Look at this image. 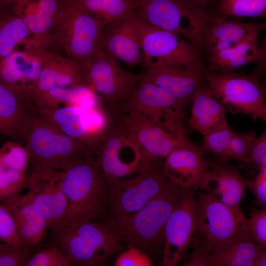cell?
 <instances>
[{"mask_svg":"<svg viewBox=\"0 0 266 266\" xmlns=\"http://www.w3.org/2000/svg\"><path fill=\"white\" fill-rule=\"evenodd\" d=\"M104 109L109 120L123 133L127 146L139 155L146 166L163 161L174 149L191 141L187 135L170 132L118 103H105Z\"/></svg>","mask_w":266,"mask_h":266,"instance_id":"cell-4","label":"cell"},{"mask_svg":"<svg viewBox=\"0 0 266 266\" xmlns=\"http://www.w3.org/2000/svg\"><path fill=\"white\" fill-rule=\"evenodd\" d=\"M206 72L204 66L175 65L152 67L140 76L170 92L184 110L195 93L205 83Z\"/></svg>","mask_w":266,"mask_h":266,"instance_id":"cell-18","label":"cell"},{"mask_svg":"<svg viewBox=\"0 0 266 266\" xmlns=\"http://www.w3.org/2000/svg\"><path fill=\"white\" fill-rule=\"evenodd\" d=\"M53 233L54 243L70 266H104L110 256L124 250V243L104 222L82 221Z\"/></svg>","mask_w":266,"mask_h":266,"instance_id":"cell-5","label":"cell"},{"mask_svg":"<svg viewBox=\"0 0 266 266\" xmlns=\"http://www.w3.org/2000/svg\"><path fill=\"white\" fill-rule=\"evenodd\" d=\"M266 42L260 45L257 38L247 40L208 56L209 72L228 73L251 63L264 66Z\"/></svg>","mask_w":266,"mask_h":266,"instance_id":"cell-28","label":"cell"},{"mask_svg":"<svg viewBox=\"0 0 266 266\" xmlns=\"http://www.w3.org/2000/svg\"><path fill=\"white\" fill-rule=\"evenodd\" d=\"M134 11L104 25L101 34V48L128 65L142 64L140 39L135 24Z\"/></svg>","mask_w":266,"mask_h":266,"instance_id":"cell-20","label":"cell"},{"mask_svg":"<svg viewBox=\"0 0 266 266\" xmlns=\"http://www.w3.org/2000/svg\"><path fill=\"white\" fill-rule=\"evenodd\" d=\"M42 66L36 81L26 95L33 104L39 94L56 87H71L82 85V66L71 57H64L45 48L42 50Z\"/></svg>","mask_w":266,"mask_h":266,"instance_id":"cell-21","label":"cell"},{"mask_svg":"<svg viewBox=\"0 0 266 266\" xmlns=\"http://www.w3.org/2000/svg\"><path fill=\"white\" fill-rule=\"evenodd\" d=\"M248 226L254 240L262 248H266V209L251 207Z\"/></svg>","mask_w":266,"mask_h":266,"instance_id":"cell-41","label":"cell"},{"mask_svg":"<svg viewBox=\"0 0 266 266\" xmlns=\"http://www.w3.org/2000/svg\"><path fill=\"white\" fill-rule=\"evenodd\" d=\"M104 25L134 11L135 0H71Z\"/></svg>","mask_w":266,"mask_h":266,"instance_id":"cell-32","label":"cell"},{"mask_svg":"<svg viewBox=\"0 0 266 266\" xmlns=\"http://www.w3.org/2000/svg\"><path fill=\"white\" fill-rule=\"evenodd\" d=\"M37 113L60 132L83 144L94 155L107 124L102 104L36 108Z\"/></svg>","mask_w":266,"mask_h":266,"instance_id":"cell-12","label":"cell"},{"mask_svg":"<svg viewBox=\"0 0 266 266\" xmlns=\"http://www.w3.org/2000/svg\"><path fill=\"white\" fill-rule=\"evenodd\" d=\"M0 156L7 168L25 172L29 165V159L24 147L15 143L6 144L0 148Z\"/></svg>","mask_w":266,"mask_h":266,"instance_id":"cell-37","label":"cell"},{"mask_svg":"<svg viewBox=\"0 0 266 266\" xmlns=\"http://www.w3.org/2000/svg\"><path fill=\"white\" fill-rule=\"evenodd\" d=\"M190 101L189 125L191 130L204 136L229 124L225 109L213 96L206 83L197 90Z\"/></svg>","mask_w":266,"mask_h":266,"instance_id":"cell-25","label":"cell"},{"mask_svg":"<svg viewBox=\"0 0 266 266\" xmlns=\"http://www.w3.org/2000/svg\"><path fill=\"white\" fill-rule=\"evenodd\" d=\"M255 138L256 133L254 131L245 133L234 131L229 142L224 162L233 160L245 163Z\"/></svg>","mask_w":266,"mask_h":266,"instance_id":"cell-34","label":"cell"},{"mask_svg":"<svg viewBox=\"0 0 266 266\" xmlns=\"http://www.w3.org/2000/svg\"><path fill=\"white\" fill-rule=\"evenodd\" d=\"M203 151L192 141L176 148L163 161L165 174L178 186L198 189L210 166Z\"/></svg>","mask_w":266,"mask_h":266,"instance_id":"cell-19","label":"cell"},{"mask_svg":"<svg viewBox=\"0 0 266 266\" xmlns=\"http://www.w3.org/2000/svg\"><path fill=\"white\" fill-rule=\"evenodd\" d=\"M194 190H186L167 220L162 266H175L183 261L201 235Z\"/></svg>","mask_w":266,"mask_h":266,"instance_id":"cell-9","label":"cell"},{"mask_svg":"<svg viewBox=\"0 0 266 266\" xmlns=\"http://www.w3.org/2000/svg\"><path fill=\"white\" fill-rule=\"evenodd\" d=\"M121 252L114 262L115 266H151V259L142 250L129 246Z\"/></svg>","mask_w":266,"mask_h":266,"instance_id":"cell-42","label":"cell"},{"mask_svg":"<svg viewBox=\"0 0 266 266\" xmlns=\"http://www.w3.org/2000/svg\"><path fill=\"white\" fill-rule=\"evenodd\" d=\"M43 49L27 46L0 59V82L26 93L41 71Z\"/></svg>","mask_w":266,"mask_h":266,"instance_id":"cell-22","label":"cell"},{"mask_svg":"<svg viewBox=\"0 0 266 266\" xmlns=\"http://www.w3.org/2000/svg\"><path fill=\"white\" fill-rule=\"evenodd\" d=\"M1 203L12 214L23 244L28 247L38 245L48 229L47 224L25 195L20 193L1 200Z\"/></svg>","mask_w":266,"mask_h":266,"instance_id":"cell-26","label":"cell"},{"mask_svg":"<svg viewBox=\"0 0 266 266\" xmlns=\"http://www.w3.org/2000/svg\"><path fill=\"white\" fill-rule=\"evenodd\" d=\"M124 147L123 137L118 134L109 133L102 137L95 153L98 166L109 181L122 179L147 166L141 160L129 164L123 162L120 151Z\"/></svg>","mask_w":266,"mask_h":266,"instance_id":"cell-27","label":"cell"},{"mask_svg":"<svg viewBox=\"0 0 266 266\" xmlns=\"http://www.w3.org/2000/svg\"><path fill=\"white\" fill-rule=\"evenodd\" d=\"M34 109L24 92L0 82V134L22 138Z\"/></svg>","mask_w":266,"mask_h":266,"instance_id":"cell-24","label":"cell"},{"mask_svg":"<svg viewBox=\"0 0 266 266\" xmlns=\"http://www.w3.org/2000/svg\"><path fill=\"white\" fill-rule=\"evenodd\" d=\"M103 24L71 0L61 7L50 34L69 57L81 64L101 49Z\"/></svg>","mask_w":266,"mask_h":266,"instance_id":"cell-7","label":"cell"},{"mask_svg":"<svg viewBox=\"0 0 266 266\" xmlns=\"http://www.w3.org/2000/svg\"><path fill=\"white\" fill-rule=\"evenodd\" d=\"M163 162L146 166L134 178L109 181L111 215L133 213L164 190L170 180L163 170Z\"/></svg>","mask_w":266,"mask_h":266,"instance_id":"cell-13","label":"cell"},{"mask_svg":"<svg viewBox=\"0 0 266 266\" xmlns=\"http://www.w3.org/2000/svg\"><path fill=\"white\" fill-rule=\"evenodd\" d=\"M20 44L36 46L22 18L11 7L6 6L0 14V59L9 55Z\"/></svg>","mask_w":266,"mask_h":266,"instance_id":"cell-31","label":"cell"},{"mask_svg":"<svg viewBox=\"0 0 266 266\" xmlns=\"http://www.w3.org/2000/svg\"><path fill=\"white\" fill-rule=\"evenodd\" d=\"M81 64L82 85L92 89L104 103L115 104L123 101L139 77L125 70L118 60L102 49Z\"/></svg>","mask_w":266,"mask_h":266,"instance_id":"cell-15","label":"cell"},{"mask_svg":"<svg viewBox=\"0 0 266 266\" xmlns=\"http://www.w3.org/2000/svg\"><path fill=\"white\" fill-rule=\"evenodd\" d=\"M246 188L253 194L255 203L261 208L266 207V166L258 170L252 179L246 178Z\"/></svg>","mask_w":266,"mask_h":266,"instance_id":"cell-43","label":"cell"},{"mask_svg":"<svg viewBox=\"0 0 266 266\" xmlns=\"http://www.w3.org/2000/svg\"><path fill=\"white\" fill-rule=\"evenodd\" d=\"M27 179L25 172L7 169L0 177V200L20 193L26 187Z\"/></svg>","mask_w":266,"mask_h":266,"instance_id":"cell-38","label":"cell"},{"mask_svg":"<svg viewBox=\"0 0 266 266\" xmlns=\"http://www.w3.org/2000/svg\"><path fill=\"white\" fill-rule=\"evenodd\" d=\"M59 182L67 202L62 227L101 217L108 208L109 182L94 156L60 171Z\"/></svg>","mask_w":266,"mask_h":266,"instance_id":"cell-3","label":"cell"},{"mask_svg":"<svg viewBox=\"0 0 266 266\" xmlns=\"http://www.w3.org/2000/svg\"><path fill=\"white\" fill-rule=\"evenodd\" d=\"M22 138L31 171H63L94 156L81 142L46 121L36 109L30 116Z\"/></svg>","mask_w":266,"mask_h":266,"instance_id":"cell-2","label":"cell"},{"mask_svg":"<svg viewBox=\"0 0 266 266\" xmlns=\"http://www.w3.org/2000/svg\"><path fill=\"white\" fill-rule=\"evenodd\" d=\"M196 196L201 235L209 245L251 236L240 207L227 205L206 192Z\"/></svg>","mask_w":266,"mask_h":266,"instance_id":"cell-14","label":"cell"},{"mask_svg":"<svg viewBox=\"0 0 266 266\" xmlns=\"http://www.w3.org/2000/svg\"><path fill=\"white\" fill-rule=\"evenodd\" d=\"M102 104L100 97L92 89L83 85L54 88L39 94L33 101L36 108L53 109L61 105L95 106Z\"/></svg>","mask_w":266,"mask_h":266,"instance_id":"cell-30","label":"cell"},{"mask_svg":"<svg viewBox=\"0 0 266 266\" xmlns=\"http://www.w3.org/2000/svg\"><path fill=\"white\" fill-rule=\"evenodd\" d=\"M26 266H70L62 251L54 243L32 254Z\"/></svg>","mask_w":266,"mask_h":266,"instance_id":"cell-36","label":"cell"},{"mask_svg":"<svg viewBox=\"0 0 266 266\" xmlns=\"http://www.w3.org/2000/svg\"><path fill=\"white\" fill-rule=\"evenodd\" d=\"M192 4H194L199 8L207 12H210L209 9L212 5L216 4L219 0H187Z\"/></svg>","mask_w":266,"mask_h":266,"instance_id":"cell-45","label":"cell"},{"mask_svg":"<svg viewBox=\"0 0 266 266\" xmlns=\"http://www.w3.org/2000/svg\"><path fill=\"white\" fill-rule=\"evenodd\" d=\"M0 241L24 245L12 214L1 203H0Z\"/></svg>","mask_w":266,"mask_h":266,"instance_id":"cell-40","label":"cell"},{"mask_svg":"<svg viewBox=\"0 0 266 266\" xmlns=\"http://www.w3.org/2000/svg\"><path fill=\"white\" fill-rule=\"evenodd\" d=\"M209 168L200 183L201 189L231 206L239 207L245 195L246 178L227 162L209 161Z\"/></svg>","mask_w":266,"mask_h":266,"instance_id":"cell-23","label":"cell"},{"mask_svg":"<svg viewBox=\"0 0 266 266\" xmlns=\"http://www.w3.org/2000/svg\"><path fill=\"white\" fill-rule=\"evenodd\" d=\"M28 248L0 241V266H26L31 255Z\"/></svg>","mask_w":266,"mask_h":266,"instance_id":"cell-39","label":"cell"},{"mask_svg":"<svg viewBox=\"0 0 266 266\" xmlns=\"http://www.w3.org/2000/svg\"><path fill=\"white\" fill-rule=\"evenodd\" d=\"M5 6L3 4H2L1 3H0V14L1 12V11H2V10L4 9Z\"/></svg>","mask_w":266,"mask_h":266,"instance_id":"cell-47","label":"cell"},{"mask_svg":"<svg viewBox=\"0 0 266 266\" xmlns=\"http://www.w3.org/2000/svg\"><path fill=\"white\" fill-rule=\"evenodd\" d=\"M228 124L203 136L202 149L216 155L222 162L225 158L231 136L233 133Z\"/></svg>","mask_w":266,"mask_h":266,"instance_id":"cell-35","label":"cell"},{"mask_svg":"<svg viewBox=\"0 0 266 266\" xmlns=\"http://www.w3.org/2000/svg\"><path fill=\"white\" fill-rule=\"evenodd\" d=\"M266 27L264 23L238 22L213 10L210 12L208 23L200 40L198 50L200 53H205L208 57L241 42L257 38Z\"/></svg>","mask_w":266,"mask_h":266,"instance_id":"cell-17","label":"cell"},{"mask_svg":"<svg viewBox=\"0 0 266 266\" xmlns=\"http://www.w3.org/2000/svg\"><path fill=\"white\" fill-rule=\"evenodd\" d=\"M244 163L258 170L266 166V131L255 138Z\"/></svg>","mask_w":266,"mask_h":266,"instance_id":"cell-44","label":"cell"},{"mask_svg":"<svg viewBox=\"0 0 266 266\" xmlns=\"http://www.w3.org/2000/svg\"><path fill=\"white\" fill-rule=\"evenodd\" d=\"M186 189L170 180L160 194L140 209L129 214L111 215L104 223L127 247L145 252L155 251L163 245L166 223Z\"/></svg>","mask_w":266,"mask_h":266,"instance_id":"cell-1","label":"cell"},{"mask_svg":"<svg viewBox=\"0 0 266 266\" xmlns=\"http://www.w3.org/2000/svg\"><path fill=\"white\" fill-rule=\"evenodd\" d=\"M56 170L31 171L28 176L26 199L43 217L54 233L63 225L67 209L66 197Z\"/></svg>","mask_w":266,"mask_h":266,"instance_id":"cell-16","label":"cell"},{"mask_svg":"<svg viewBox=\"0 0 266 266\" xmlns=\"http://www.w3.org/2000/svg\"><path fill=\"white\" fill-rule=\"evenodd\" d=\"M207 243V242H206ZM264 249L247 236L214 245L207 243V266H254Z\"/></svg>","mask_w":266,"mask_h":266,"instance_id":"cell-29","label":"cell"},{"mask_svg":"<svg viewBox=\"0 0 266 266\" xmlns=\"http://www.w3.org/2000/svg\"><path fill=\"white\" fill-rule=\"evenodd\" d=\"M266 266V251L264 249L259 253L254 261V266Z\"/></svg>","mask_w":266,"mask_h":266,"instance_id":"cell-46","label":"cell"},{"mask_svg":"<svg viewBox=\"0 0 266 266\" xmlns=\"http://www.w3.org/2000/svg\"><path fill=\"white\" fill-rule=\"evenodd\" d=\"M214 10L227 17L265 18L266 0H219Z\"/></svg>","mask_w":266,"mask_h":266,"instance_id":"cell-33","label":"cell"},{"mask_svg":"<svg viewBox=\"0 0 266 266\" xmlns=\"http://www.w3.org/2000/svg\"><path fill=\"white\" fill-rule=\"evenodd\" d=\"M118 103L125 109L141 114L170 132L187 134L184 110L175 97L140 75L128 96Z\"/></svg>","mask_w":266,"mask_h":266,"instance_id":"cell-10","label":"cell"},{"mask_svg":"<svg viewBox=\"0 0 266 266\" xmlns=\"http://www.w3.org/2000/svg\"><path fill=\"white\" fill-rule=\"evenodd\" d=\"M261 69L248 75L207 71L205 83L226 110L266 121V93L259 79Z\"/></svg>","mask_w":266,"mask_h":266,"instance_id":"cell-8","label":"cell"},{"mask_svg":"<svg viewBox=\"0 0 266 266\" xmlns=\"http://www.w3.org/2000/svg\"><path fill=\"white\" fill-rule=\"evenodd\" d=\"M136 18L152 27L175 33L198 50L209 18L187 0H135Z\"/></svg>","mask_w":266,"mask_h":266,"instance_id":"cell-6","label":"cell"},{"mask_svg":"<svg viewBox=\"0 0 266 266\" xmlns=\"http://www.w3.org/2000/svg\"><path fill=\"white\" fill-rule=\"evenodd\" d=\"M135 24L142 49V64L146 70L175 65L204 66L200 51L180 35L152 27L136 16Z\"/></svg>","mask_w":266,"mask_h":266,"instance_id":"cell-11","label":"cell"}]
</instances>
